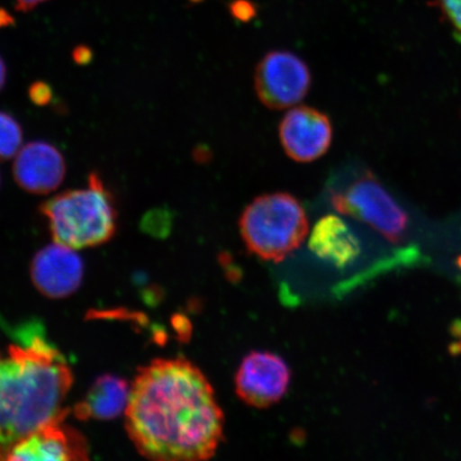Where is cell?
<instances>
[{
	"label": "cell",
	"mask_w": 461,
	"mask_h": 461,
	"mask_svg": "<svg viewBox=\"0 0 461 461\" xmlns=\"http://www.w3.org/2000/svg\"><path fill=\"white\" fill-rule=\"evenodd\" d=\"M124 413L131 440L148 459L206 460L222 441L224 418L215 392L186 359H158L141 367Z\"/></svg>",
	"instance_id": "obj_1"
},
{
	"label": "cell",
	"mask_w": 461,
	"mask_h": 461,
	"mask_svg": "<svg viewBox=\"0 0 461 461\" xmlns=\"http://www.w3.org/2000/svg\"><path fill=\"white\" fill-rule=\"evenodd\" d=\"M21 342L0 354V459L42 426L65 419L62 403L73 384L63 357L43 333L24 330Z\"/></svg>",
	"instance_id": "obj_2"
},
{
	"label": "cell",
	"mask_w": 461,
	"mask_h": 461,
	"mask_svg": "<svg viewBox=\"0 0 461 461\" xmlns=\"http://www.w3.org/2000/svg\"><path fill=\"white\" fill-rule=\"evenodd\" d=\"M40 212L55 243L75 250L105 244L117 230L113 195L96 172L90 173L88 187L58 194L44 201Z\"/></svg>",
	"instance_id": "obj_3"
},
{
	"label": "cell",
	"mask_w": 461,
	"mask_h": 461,
	"mask_svg": "<svg viewBox=\"0 0 461 461\" xmlns=\"http://www.w3.org/2000/svg\"><path fill=\"white\" fill-rule=\"evenodd\" d=\"M241 238L250 252L280 263L298 249L309 233L307 214L294 195H261L248 205L240 221Z\"/></svg>",
	"instance_id": "obj_4"
},
{
	"label": "cell",
	"mask_w": 461,
	"mask_h": 461,
	"mask_svg": "<svg viewBox=\"0 0 461 461\" xmlns=\"http://www.w3.org/2000/svg\"><path fill=\"white\" fill-rule=\"evenodd\" d=\"M333 209L368 224L391 243L405 238L408 215L371 171H366L343 190H331Z\"/></svg>",
	"instance_id": "obj_5"
},
{
	"label": "cell",
	"mask_w": 461,
	"mask_h": 461,
	"mask_svg": "<svg viewBox=\"0 0 461 461\" xmlns=\"http://www.w3.org/2000/svg\"><path fill=\"white\" fill-rule=\"evenodd\" d=\"M312 77L301 58L286 50L270 51L259 61L255 86L259 101L273 111H282L302 102Z\"/></svg>",
	"instance_id": "obj_6"
},
{
	"label": "cell",
	"mask_w": 461,
	"mask_h": 461,
	"mask_svg": "<svg viewBox=\"0 0 461 461\" xmlns=\"http://www.w3.org/2000/svg\"><path fill=\"white\" fill-rule=\"evenodd\" d=\"M290 380V368L284 359L255 351L246 357L236 374V393L251 407L267 408L281 401Z\"/></svg>",
	"instance_id": "obj_7"
},
{
	"label": "cell",
	"mask_w": 461,
	"mask_h": 461,
	"mask_svg": "<svg viewBox=\"0 0 461 461\" xmlns=\"http://www.w3.org/2000/svg\"><path fill=\"white\" fill-rule=\"evenodd\" d=\"M287 157L298 163H311L322 157L332 141V125L325 113L309 106L288 112L279 126Z\"/></svg>",
	"instance_id": "obj_8"
},
{
	"label": "cell",
	"mask_w": 461,
	"mask_h": 461,
	"mask_svg": "<svg viewBox=\"0 0 461 461\" xmlns=\"http://www.w3.org/2000/svg\"><path fill=\"white\" fill-rule=\"evenodd\" d=\"M13 173L17 186L26 193L49 194L65 181L66 159L54 144L31 141L15 155Z\"/></svg>",
	"instance_id": "obj_9"
},
{
	"label": "cell",
	"mask_w": 461,
	"mask_h": 461,
	"mask_svg": "<svg viewBox=\"0 0 461 461\" xmlns=\"http://www.w3.org/2000/svg\"><path fill=\"white\" fill-rule=\"evenodd\" d=\"M56 420L17 442L5 460L77 461L89 458V448L78 431Z\"/></svg>",
	"instance_id": "obj_10"
},
{
	"label": "cell",
	"mask_w": 461,
	"mask_h": 461,
	"mask_svg": "<svg viewBox=\"0 0 461 461\" xmlns=\"http://www.w3.org/2000/svg\"><path fill=\"white\" fill-rule=\"evenodd\" d=\"M84 267L73 248L55 243L34 257L32 276L38 290L50 298L71 295L82 284Z\"/></svg>",
	"instance_id": "obj_11"
},
{
	"label": "cell",
	"mask_w": 461,
	"mask_h": 461,
	"mask_svg": "<svg viewBox=\"0 0 461 461\" xmlns=\"http://www.w3.org/2000/svg\"><path fill=\"white\" fill-rule=\"evenodd\" d=\"M317 257L344 267L360 255V241L341 218L330 215L316 222L309 240Z\"/></svg>",
	"instance_id": "obj_12"
},
{
	"label": "cell",
	"mask_w": 461,
	"mask_h": 461,
	"mask_svg": "<svg viewBox=\"0 0 461 461\" xmlns=\"http://www.w3.org/2000/svg\"><path fill=\"white\" fill-rule=\"evenodd\" d=\"M128 384L123 379L103 376L96 380L85 397L75 406L74 413L80 420H112L125 412L130 399Z\"/></svg>",
	"instance_id": "obj_13"
},
{
	"label": "cell",
	"mask_w": 461,
	"mask_h": 461,
	"mask_svg": "<svg viewBox=\"0 0 461 461\" xmlns=\"http://www.w3.org/2000/svg\"><path fill=\"white\" fill-rule=\"evenodd\" d=\"M23 129L14 115L0 111V161L9 160L20 151Z\"/></svg>",
	"instance_id": "obj_14"
},
{
	"label": "cell",
	"mask_w": 461,
	"mask_h": 461,
	"mask_svg": "<svg viewBox=\"0 0 461 461\" xmlns=\"http://www.w3.org/2000/svg\"><path fill=\"white\" fill-rule=\"evenodd\" d=\"M443 15L461 34V0H437Z\"/></svg>",
	"instance_id": "obj_15"
},
{
	"label": "cell",
	"mask_w": 461,
	"mask_h": 461,
	"mask_svg": "<svg viewBox=\"0 0 461 461\" xmlns=\"http://www.w3.org/2000/svg\"><path fill=\"white\" fill-rule=\"evenodd\" d=\"M51 88L50 86L43 82H37L32 85L29 88V97H31L33 104L39 106L48 105L51 101Z\"/></svg>",
	"instance_id": "obj_16"
},
{
	"label": "cell",
	"mask_w": 461,
	"mask_h": 461,
	"mask_svg": "<svg viewBox=\"0 0 461 461\" xmlns=\"http://www.w3.org/2000/svg\"><path fill=\"white\" fill-rule=\"evenodd\" d=\"M232 11L234 15L241 21H248L250 17L255 15V10L250 7L249 4H236L233 5Z\"/></svg>",
	"instance_id": "obj_17"
},
{
	"label": "cell",
	"mask_w": 461,
	"mask_h": 461,
	"mask_svg": "<svg viewBox=\"0 0 461 461\" xmlns=\"http://www.w3.org/2000/svg\"><path fill=\"white\" fill-rule=\"evenodd\" d=\"M16 9L20 11H29L36 8L40 4H43L46 0H14Z\"/></svg>",
	"instance_id": "obj_18"
},
{
	"label": "cell",
	"mask_w": 461,
	"mask_h": 461,
	"mask_svg": "<svg viewBox=\"0 0 461 461\" xmlns=\"http://www.w3.org/2000/svg\"><path fill=\"white\" fill-rule=\"evenodd\" d=\"M7 66H5L4 58L0 56V92L3 91L5 83H7Z\"/></svg>",
	"instance_id": "obj_19"
}]
</instances>
